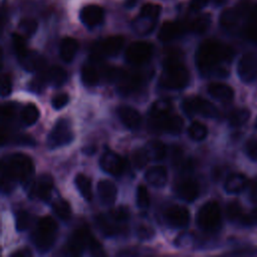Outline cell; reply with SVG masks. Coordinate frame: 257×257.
<instances>
[{
	"instance_id": "50",
	"label": "cell",
	"mask_w": 257,
	"mask_h": 257,
	"mask_svg": "<svg viewBox=\"0 0 257 257\" xmlns=\"http://www.w3.org/2000/svg\"><path fill=\"white\" fill-rule=\"evenodd\" d=\"M244 226H256L257 225V206L246 214H243L239 221Z\"/></svg>"
},
{
	"instance_id": "3",
	"label": "cell",
	"mask_w": 257,
	"mask_h": 257,
	"mask_svg": "<svg viewBox=\"0 0 257 257\" xmlns=\"http://www.w3.org/2000/svg\"><path fill=\"white\" fill-rule=\"evenodd\" d=\"M190 80V74L177 54H170L164 61L163 73L160 77L162 86L169 89H182Z\"/></svg>"
},
{
	"instance_id": "29",
	"label": "cell",
	"mask_w": 257,
	"mask_h": 257,
	"mask_svg": "<svg viewBox=\"0 0 257 257\" xmlns=\"http://www.w3.org/2000/svg\"><path fill=\"white\" fill-rule=\"evenodd\" d=\"M46 80L53 86H61L67 79L66 71L60 66H51L44 71Z\"/></svg>"
},
{
	"instance_id": "41",
	"label": "cell",
	"mask_w": 257,
	"mask_h": 257,
	"mask_svg": "<svg viewBox=\"0 0 257 257\" xmlns=\"http://www.w3.org/2000/svg\"><path fill=\"white\" fill-rule=\"evenodd\" d=\"M171 107H172V105L169 100H166V99L157 100L152 105V108L150 111V116H161V115L170 113Z\"/></svg>"
},
{
	"instance_id": "43",
	"label": "cell",
	"mask_w": 257,
	"mask_h": 257,
	"mask_svg": "<svg viewBox=\"0 0 257 257\" xmlns=\"http://www.w3.org/2000/svg\"><path fill=\"white\" fill-rule=\"evenodd\" d=\"M162 7L159 4L156 3H146L145 5L142 6L141 10H140V15L146 16L148 18L157 20L160 13H161Z\"/></svg>"
},
{
	"instance_id": "23",
	"label": "cell",
	"mask_w": 257,
	"mask_h": 257,
	"mask_svg": "<svg viewBox=\"0 0 257 257\" xmlns=\"http://www.w3.org/2000/svg\"><path fill=\"white\" fill-rule=\"evenodd\" d=\"M184 30L185 28L183 24L179 22L166 21L162 24L158 33V37L161 41L168 42L181 35L184 32Z\"/></svg>"
},
{
	"instance_id": "24",
	"label": "cell",
	"mask_w": 257,
	"mask_h": 257,
	"mask_svg": "<svg viewBox=\"0 0 257 257\" xmlns=\"http://www.w3.org/2000/svg\"><path fill=\"white\" fill-rule=\"evenodd\" d=\"M97 194L104 205H112L115 201L117 190L115 185L108 180H101L97 184Z\"/></svg>"
},
{
	"instance_id": "12",
	"label": "cell",
	"mask_w": 257,
	"mask_h": 257,
	"mask_svg": "<svg viewBox=\"0 0 257 257\" xmlns=\"http://www.w3.org/2000/svg\"><path fill=\"white\" fill-rule=\"evenodd\" d=\"M93 237L85 228L75 230L69 237L67 242V250L72 255H79L85 247L89 246Z\"/></svg>"
},
{
	"instance_id": "46",
	"label": "cell",
	"mask_w": 257,
	"mask_h": 257,
	"mask_svg": "<svg viewBox=\"0 0 257 257\" xmlns=\"http://www.w3.org/2000/svg\"><path fill=\"white\" fill-rule=\"evenodd\" d=\"M137 205L142 208V209H146L149 207L150 205V196L148 193V190L145 186L140 185L137 189Z\"/></svg>"
},
{
	"instance_id": "20",
	"label": "cell",
	"mask_w": 257,
	"mask_h": 257,
	"mask_svg": "<svg viewBox=\"0 0 257 257\" xmlns=\"http://www.w3.org/2000/svg\"><path fill=\"white\" fill-rule=\"evenodd\" d=\"M209 94L222 102H229L234 98L233 88L222 82H212L208 85Z\"/></svg>"
},
{
	"instance_id": "17",
	"label": "cell",
	"mask_w": 257,
	"mask_h": 257,
	"mask_svg": "<svg viewBox=\"0 0 257 257\" xmlns=\"http://www.w3.org/2000/svg\"><path fill=\"white\" fill-rule=\"evenodd\" d=\"M20 65L27 71H41L46 64V61L42 55L36 51L27 50L24 54L17 57Z\"/></svg>"
},
{
	"instance_id": "47",
	"label": "cell",
	"mask_w": 257,
	"mask_h": 257,
	"mask_svg": "<svg viewBox=\"0 0 257 257\" xmlns=\"http://www.w3.org/2000/svg\"><path fill=\"white\" fill-rule=\"evenodd\" d=\"M31 223V216L26 211H19L16 215V229L18 231L26 230Z\"/></svg>"
},
{
	"instance_id": "8",
	"label": "cell",
	"mask_w": 257,
	"mask_h": 257,
	"mask_svg": "<svg viewBox=\"0 0 257 257\" xmlns=\"http://www.w3.org/2000/svg\"><path fill=\"white\" fill-rule=\"evenodd\" d=\"M150 125L154 131H161L172 135L180 134L184 122L181 116L167 113L161 116H151Z\"/></svg>"
},
{
	"instance_id": "16",
	"label": "cell",
	"mask_w": 257,
	"mask_h": 257,
	"mask_svg": "<svg viewBox=\"0 0 257 257\" xmlns=\"http://www.w3.org/2000/svg\"><path fill=\"white\" fill-rule=\"evenodd\" d=\"M165 218L172 227L183 228L186 227L190 221V213L187 208L175 205L167 209Z\"/></svg>"
},
{
	"instance_id": "54",
	"label": "cell",
	"mask_w": 257,
	"mask_h": 257,
	"mask_svg": "<svg viewBox=\"0 0 257 257\" xmlns=\"http://www.w3.org/2000/svg\"><path fill=\"white\" fill-rule=\"evenodd\" d=\"M138 234L142 239H150L154 235V230L149 226H141L138 230Z\"/></svg>"
},
{
	"instance_id": "57",
	"label": "cell",
	"mask_w": 257,
	"mask_h": 257,
	"mask_svg": "<svg viewBox=\"0 0 257 257\" xmlns=\"http://www.w3.org/2000/svg\"><path fill=\"white\" fill-rule=\"evenodd\" d=\"M208 3V0H191L189 7L193 11H200L202 10Z\"/></svg>"
},
{
	"instance_id": "7",
	"label": "cell",
	"mask_w": 257,
	"mask_h": 257,
	"mask_svg": "<svg viewBox=\"0 0 257 257\" xmlns=\"http://www.w3.org/2000/svg\"><path fill=\"white\" fill-rule=\"evenodd\" d=\"M73 140V133L67 119L60 118L53 125L47 136V146L49 149H56L68 145Z\"/></svg>"
},
{
	"instance_id": "6",
	"label": "cell",
	"mask_w": 257,
	"mask_h": 257,
	"mask_svg": "<svg viewBox=\"0 0 257 257\" xmlns=\"http://www.w3.org/2000/svg\"><path fill=\"white\" fill-rule=\"evenodd\" d=\"M182 107L189 116L201 114L205 117L214 118L219 115L218 108L212 102L199 96L186 98L182 103Z\"/></svg>"
},
{
	"instance_id": "30",
	"label": "cell",
	"mask_w": 257,
	"mask_h": 257,
	"mask_svg": "<svg viewBox=\"0 0 257 257\" xmlns=\"http://www.w3.org/2000/svg\"><path fill=\"white\" fill-rule=\"evenodd\" d=\"M244 33L248 39L257 43V6L248 11Z\"/></svg>"
},
{
	"instance_id": "38",
	"label": "cell",
	"mask_w": 257,
	"mask_h": 257,
	"mask_svg": "<svg viewBox=\"0 0 257 257\" xmlns=\"http://www.w3.org/2000/svg\"><path fill=\"white\" fill-rule=\"evenodd\" d=\"M155 23L156 20L143 15H139V17L136 18L134 21V28L140 33H149L154 29Z\"/></svg>"
},
{
	"instance_id": "51",
	"label": "cell",
	"mask_w": 257,
	"mask_h": 257,
	"mask_svg": "<svg viewBox=\"0 0 257 257\" xmlns=\"http://www.w3.org/2000/svg\"><path fill=\"white\" fill-rule=\"evenodd\" d=\"M68 94L61 92V93H57L56 95H54L51 99V104L53 106V108L55 109H60L63 106H65L68 102Z\"/></svg>"
},
{
	"instance_id": "35",
	"label": "cell",
	"mask_w": 257,
	"mask_h": 257,
	"mask_svg": "<svg viewBox=\"0 0 257 257\" xmlns=\"http://www.w3.org/2000/svg\"><path fill=\"white\" fill-rule=\"evenodd\" d=\"M211 24L210 14H202L201 16L195 18L190 24L189 29L195 33H204Z\"/></svg>"
},
{
	"instance_id": "59",
	"label": "cell",
	"mask_w": 257,
	"mask_h": 257,
	"mask_svg": "<svg viewBox=\"0 0 257 257\" xmlns=\"http://www.w3.org/2000/svg\"><path fill=\"white\" fill-rule=\"evenodd\" d=\"M138 2H139V0H125L124 5L128 8H131V7H134Z\"/></svg>"
},
{
	"instance_id": "58",
	"label": "cell",
	"mask_w": 257,
	"mask_h": 257,
	"mask_svg": "<svg viewBox=\"0 0 257 257\" xmlns=\"http://www.w3.org/2000/svg\"><path fill=\"white\" fill-rule=\"evenodd\" d=\"M30 255H31V253H30V251L27 250V249L20 250V251L15 252V253L13 254V256H15V257H26V256H30Z\"/></svg>"
},
{
	"instance_id": "61",
	"label": "cell",
	"mask_w": 257,
	"mask_h": 257,
	"mask_svg": "<svg viewBox=\"0 0 257 257\" xmlns=\"http://www.w3.org/2000/svg\"><path fill=\"white\" fill-rule=\"evenodd\" d=\"M255 127L257 128V118H256V121H255Z\"/></svg>"
},
{
	"instance_id": "52",
	"label": "cell",
	"mask_w": 257,
	"mask_h": 257,
	"mask_svg": "<svg viewBox=\"0 0 257 257\" xmlns=\"http://www.w3.org/2000/svg\"><path fill=\"white\" fill-rule=\"evenodd\" d=\"M245 150H246V154L250 159L257 161V140L256 139L248 140L245 145Z\"/></svg>"
},
{
	"instance_id": "4",
	"label": "cell",
	"mask_w": 257,
	"mask_h": 257,
	"mask_svg": "<svg viewBox=\"0 0 257 257\" xmlns=\"http://www.w3.org/2000/svg\"><path fill=\"white\" fill-rule=\"evenodd\" d=\"M57 224L52 217L44 216L38 221L32 234V241L39 251L49 250L54 242Z\"/></svg>"
},
{
	"instance_id": "5",
	"label": "cell",
	"mask_w": 257,
	"mask_h": 257,
	"mask_svg": "<svg viewBox=\"0 0 257 257\" xmlns=\"http://www.w3.org/2000/svg\"><path fill=\"white\" fill-rule=\"evenodd\" d=\"M197 223L205 231H214L221 224V209L217 202L209 201L198 211Z\"/></svg>"
},
{
	"instance_id": "2",
	"label": "cell",
	"mask_w": 257,
	"mask_h": 257,
	"mask_svg": "<svg viewBox=\"0 0 257 257\" xmlns=\"http://www.w3.org/2000/svg\"><path fill=\"white\" fill-rule=\"evenodd\" d=\"M1 169L3 190H8V187L13 181L27 183L34 172L32 160L21 153L10 155L4 159Z\"/></svg>"
},
{
	"instance_id": "40",
	"label": "cell",
	"mask_w": 257,
	"mask_h": 257,
	"mask_svg": "<svg viewBox=\"0 0 257 257\" xmlns=\"http://www.w3.org/2000/svg\"><path fill=\"white\" fill-rule=\"evenodd\" d=\"M54 213L63 221H66L71 216L70 205L65 200H57L52 204Z\"/></svg>"
},
{
	"instance_id": "25",
	"label": "cell",
	"mask_w": 257,
	"mask_h": 257,
	"mask_svg": "<svg viewBox=\"0 0 257 257\" xmlns=\"http://www.w3.org/2000/svg\"><path fill=\"white\" fill-rule=\"evenodd\" d=\"M248 185L247 177L241 173L230 174L226 181L224 188L229 194H238L242 192Z\"/></svg>"
},
{
	"instance_id": "37",
	"label": "cell",
	"mask_w": 257,
	"mask_h": 257,
	"mask_svg": "<svg viewBox=\"0 0 257 257\" xmlns=\"http://www.w3.org/2000/svg\"><path fill=\"white\" fill-rule=\"evenodd\" d=\"M188 133L192 140L199 142V141H203L207 137L208 130H207V126L202 122L193 121L188 128Z\"/></svg>"
},
{
	"instance_id": "27",
	"label": "cell",
	"mask_w": 257,
	"mask_h": 257,
	"mask_svg": "<svg viewBox=\"0 0 257 257\" xmlns=\"http://www.w3.org/2000/svg\"><path fill=\"white\" fill-rule=\"evenodd\" d=\"M96 224L99 230L105 236H113L120 232L119 225H122L115 221L109 214H101L96 218Z\"/></svg>"
},
{
	"instance_id": "1",
	"label": "cell",
	"mask_w": 257,
	"mask_h": 257,
	"mask_svg": "<svg viewBox=\"0 0 257 257\" xmlns=\"http://www.w3.org/2000/svg\"><path fill=\"white\" fill-rule=\"evenodd\" d=\"M234 56L233 49L216 40H205L196 52V64L200 72L204 75L215 74L226 76L229 69L226 67Z\"/></svg>"
},
{
	"instance_id": "15",
	"label": "cell",
	"mask_w": 257,
	"mask_h": 257,
	"mask_svg": "<svg viewBox=\"0 0 257 257\" xmlns=\"http://www.w3.org/2000/svg\"><path fill=\"white\" fill-rule=\"evenodd\" d=\"M79 18L86 27H94L103 21L104 11L99 5L88 4L81 8Z\"/></svg>"
},
{
	"instance_id": "53",
	"label": "cell",
	"mask_w": 257,
	"mask_h": 257,
	"mask_svg": "<svg viewBox=\"0 0 257 257\" xmlns=\"http://www.w3.org/2000/svg\"><path fill=\"white\" fill-rule=\"evenodd\" d=\"M12 90V80L8 74H3L1 78V95L7 96Z\"/></svg>"
},
{
	"instance_id": "19",
	"label": "cell",
	"mask_w": 257,
	"mask_h": 257,
	"mask_svg": "<svg viewBox=\"0 0 257 257\" xmlns=\"http://www.w3.org/2000/svg\"><path fill=\"white\" fill-rule=\"evenodd\" d=\"M117 115L121 122L131 130H136L141 125L142 117L138 110L131 106H120L117 108Z\"/></svg>"
},
{
	"instance_id": "34",
	"label": "cell",
	"mask_w": 257,
	"mask_h": 257,
	"mask_svg": "<svg viewBox=\"0 0 257 257\" xmlns=\"http://www.w3.org/2000/svg\"><path fill=\"white\" fill-rule=\"evenodd\" d=\"M146 149L149 153L150 158L153 160H156V161H160V160L164 159L166 156V153H167L165 145L160 141H151L147 145Z\"/></svg>"
},
{
	"instance_id": "28",
	"label": "cell",
	"mask_w": 257,
	"mask_h": 257,
	"mask_svg": "<svg viewBox=\"0 0 257 257\" xmlns=\"http://www.w3.org/2000/svg\"><path fill=\"white\" fill-rule=\"evenodd\" d=\"M78 49V43L77 41L72 37H65L61 40L60 46H59V53L60 57L65 62H70Z\"/></svg>"
},
{
	"instance_id": "22",
	"label": "cell",
	"mask_w": 257,
	"mask_h": 257,
	"mask_svg": "<svg viewBox=\"0 0 257 257\" xmlns=\"http://www.w3.org/2000/svg\"><path fill=\"white\" fill-rule=\"evenodd\" d=\"M118 84L119 90L124 93H131L137 90L142 84V77L140 74L137 73H126L125 71L122 72L118 80L116 81Z\"/></svg>"
},
{
	"instance_id": "26",
	"label": "cell",
	"mask_w": 257,
	"mask_h": 257,
	"mask_svg": "<svg viewBox=\"0 0 257 257\" xmlns=\"http://www.w3.org/2000/svg\"><path fill=\"white\" fill-rule=\"evenodd\" d=\"M145 178L147 182L157 188L164 187L167 183L168 179V173L165 167L163 166H155L150 168L145 175Z\"/></svg>"
},
{
	"instance_id": "55",
	"label": "cell",
	"mask_w": 257,
	"mask_h": 257,
	"mask_svg": "<svg viewBox=\"0 0 257 257\" xmlns=\"http://www.w3.org/2000/svg\"><path fill=\"white\" fill-rule=\"evenodd\" d=\"M249 199L251 202L256 203L257 202V178H255L250 184H249Z\"/></svg>"
},
{
	"instance_id": "49",
	"label": "cell",
	"mask_w": 257,
	"mask_h": 257,
	"mask_svg": "<svg viewBox=\"0 0 257 257\" xmlns=\"http://www.w3.org/2000/svg\"><path fill=\"white\" fill-rule=\"evenodd\" d=\"M108 214L118 223L120 224H124L128 218H130V214L126 208L124 207H117L115 209H112L111 211L108 212Z\"/></svg>"
},
{
	"instance_id": "18",
	"label": "cell",
	"mask_w": 257,
	"mask_h": 257,
	"mask_svg": "<svg viewBox=\"0 0 257 257\" xmlns=\"http://www.w3.org/2000/svg\"><path fill=\"white\" fill-rule=\"evenodd\" d=\"M177 194L179 197L187 202H193L199 196V185L195 180L185 179L178 183L177 185Z\"/></svg>"
},
{
	"instance_id": "9",
	"label": "cell",
	"mask_w": 257,
	"mask_h": 257,
	"mask_svg": "<svg viewBox=\"0 0 257 257\" xmlns=\"http://www.w3.org/2000/svg\"><path fill=\"white\" fill-rule=\"evenodd\" d=\"M153 53V45L147 41H136L128 45L125 50V59L136 65L147 62Z\"/></svg>"
},
{
	"instance_id": "56",
	"label": "cell",
	"mask_w": 257,
	"mask_h": 257,
	"mask_svg": "<svg viewBox=\"0 0 257 257\" xmlns=\"http://www.w3.org/2000/svg\"><path fill=\"white\" fill-rule=\"evenodd\" d=\"M88 247H89V250H90L91 254H93V255H103V250H102L101 245L94 238L91 240Z\"/></svg>"
},
{
	"instance_id": "39",
	"label": "cell",
	"mask_w": 257,
	"mask_h": 257,
	"mask_svg": "<svg viewBox=\"0 0 257 257\" xmlns=\"http://www.w3.org/2000/svg\"><path fill=\"white\" fill-rule=\"evenodd\" d=\"M37 30V22L31 18L22 19L18 24V33L24 37L32 36Z\"/></svg>"
},
{
	"instance_id": "60",
	"label": "cell",
	"mask_w": 257,
	"mask_h": 257,
	"mask_svg": "<svg viewBox=\"0 0 257 257\" xmlns=\"http://www.w3.org/2000/svg\"><path fill=\"white\" fill-rule=\"evenodd\" d=\"M208 1H212V2H214L215 4H222V3H224L226 0H208Z\"/></svg>"
},
{
	"instance_id": "33",
	"label": "cell",
	"mask_w": 257,
	"mask_h": 257,
	"mask_svg": "<svg viewBox=\"0 0 257 257\" xmlns=\"http://www.w3.org/2000/svg\"><path fill=\"white\" fill-rule=\"evenodd\" d=\"M81 81L85 86H94L98 82V72L94 66L85 64L80 71Z\"/></svg>"
},
{
	"instance_id": "31",
	"label": "cell",
	"mask_w": 257,
	"mask_h": 257,
	"mask_svg": "<svg viewBox=\"0 0 257 257\" xmlns=\"http://www.w3.org/2000/svg\"><path fill=\"white\" fill-rule=\"evenodd\" d=\"M250 118V110L244 107H239L233 109L228 117L231 126L238 127L245 124Z\"/></svg>"
},
{
	"instance_id": "11",
	"label": "cell",
	"mask_w": 257,
	"mask_h": 257,
	"mask_svg": "<svg viewBox=\"0 0 257 257\" xmlns=\"http://www.w3.org/2000/svg\"><path fill=\"white\" fill-rule=\"evenodd\" d=\"M124 38L120 35L109 36L95 45L94 55L95 57L101 56H114L122 48Z\"/></svg>"
},
{
	"instance_id": "48",
	"label": "cell",
	"mask_w": 257,
	"mask_h": 257,
	"mask_svg": "<svg viewBox=\"0 0 257 257\" xmlns=\"http://www.w3.org/2000/svg\"><path fill=\"white\" fill-rule=\"evenodd\" d=\"M47 82L46 80V77H45V74L44 72H42L41 74L35 76L28 84V88L31 90V91H34V92H41L42 89L44 88V85L45 83Z\"/></svg>"
},
{
	"instance_id": "36",
	"label": "cell",
	"mask_w": 257,
	"mask_h": 257,
	"mask_svg": "<svg viewBox=\"0 0 257 257\" xmlns=\"http://www.w3.org/2000/svg\"><path fill=\"white\" fill-rule=\"evenodd\" d=\"M39 117V110L33 103H28L21 111V119L26 125L34 124Z\"/></svg>"
},
{
	"instance_id": "14",
	"label": "cell",
	"mask_w": 257,
	"mask_h": 257,
	"mask_svg": "<svg viewBox=\"0 0 257 257\" xmlns=\"http://www.w3.org/2000/svg\"><path fill=\"white\" fill-rule=\"evenodd\" d=\"M53 188V180L51 176L43 174L39 176L31 185V197L42 201L49 200Z\"/></svg>"
},
{
	"instance_id": "13",
	"label": "cell",
	"mask_w": 257,
	"mask_h": 257,
	"mask_svg": "<svg viewBox=\"0 0 257 257\" xmlns=\"http://www.w3.org/2000/svg\"><path fill=\"white\" fill-rule=\"evenodd\" d=\"M240 79L244 82H252L257 77V59L252 53L244 54L237 66Z\"/></svg>"
},
{
	"instance_id": "44",
	"label": "cell",
	"mask_w": 257,
	"mask_h": 257,
	"mask_svg": "<svg viewBox=\"0 0 257 257\" xmlns=\"http://www.w3.org/2000/svg\"><path fill=\"white\" fill-rule=\"evenodd\" d=\"M227 217L231 221H240V219L243 216V211H242V206L240 205L239 202L233 201L228 204L227 206Z\"/></svg>"
},
{
	"instance_id": "32",
	"label": "cell",
	"mask_w": 257,
	"mask_h": 257,
	"mask_svg": "<svg viewBox=\"0 0 257 257\" xmlns=\"http://www.w3.org/2000/svg\"><path fill=\"white\" fill-rule=\"evenodd\" d=\"M75 186L81 196L86 200V201H91L92 199V191H91V182L88 177L84 176L83 174H78L75 177L74 180Z\"/></svg>"
},
{
	"instance_id": "45",
	"label": "cell",
	"mask_w": 257,
	"mask_h": 257,
	"mask_svg": "<svg viewBox=\"0 0 257 257\" xmlns=\"http://www.w3.org/2000/svg\"><path fill=\"white\" fill-rule=\"evenodd\" d=\"M12 44H13V48H14V51H15L17 57L21 56L28 50L27 46H26L25 37L22 36L21 34H19L18 32L12 34Z\"/></svg>"
},
{
	"instance_id": "42",
	"label": "cell",
	"mask_w": 257,
	"mask_h": 257,
	"mask_svg": "<svg viewBox=\"0 0 257 257\" xmlns=\"http://www.w3.org/2000/svg\"><path fill=\"white\" fill-rule=\"evenodd\" d=\"M150 159L151 158L149 156L147 149H144V148H140L136 150L133 154V164L139 170L143 169L148 164Z\"/></svg>"
},
{
	"instance_id": "21",
	"label": "cell",
	"mask_w": 257,
	"mask_h": 257,
	"mask_svg": "<svg viewBox=\"0 0 257 257\" xmlns=\"http://www.w3.org/2000/svg\"><path fill=\"white\" fill-rule=\"evenodd\" d=\"M245 11L246 9L241 7L225 9L220 16V24L226 29L235 28L238 25L241 17L244 15Z\"/></svg>"
},
{
	"instance_id": "10",
	"label": "cell",
	"mask_w": 257,
	"mask_h": 257,
	"mask_svg": "<svg viewBox=\"0 0 257 257\" xmlns=\"http://www.w3.org/2000/svg\"><path fill=\"white\" fill-rule=\"evenodd\" d=\"M99 165L104 172L112 176L121 175L125 169V162L123 159L112 151H106L102 154Z\"/></svg>"
}]
</instances>
